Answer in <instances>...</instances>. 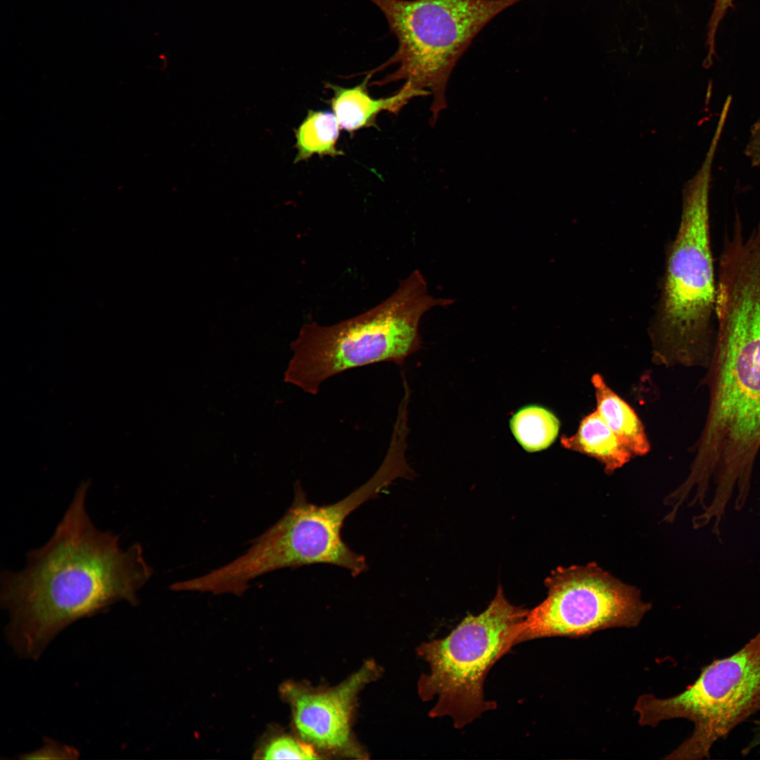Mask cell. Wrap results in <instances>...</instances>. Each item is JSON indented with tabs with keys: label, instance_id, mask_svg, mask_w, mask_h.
<instances>
[{
	"label": "cell",
	"instance_id": "1",
	"mask_svg": "<svg viewBox=\"0 0 760 760\" xmlns=\"http://www.w3.org/2000/svg\"><path fill=\"white\" fill-rule=\"evenodd\" d=\"M84 481L50 540L29 552L20 571L1 574L0 602L9 614L8 641L23 659H39L66 627L119 602L139 603L138 591L153 574L136 543L96 527L86 508Z\"/></svg>",
	"mask_w": 760,
	"mask_h": 760
},
{
	"label": "cell",
	"instance_id": "2",
	"mask_svg": "<svg viewBox=\"0 0 760 760\" xmlns=\"http://www.w3.org/2000/svg\"><path fill=\"white\" fill-rule=\"evenodd\" d=\"M704 383L707 419L682 490L725 510L742 509L760 451V265L718 280L716 334Z\"/></svg>",
	"mask_w": 760,
	"mask_h": 760
},
{
	"label": "cell",
	"instance_id": "3",
	"mask_svg": "<svg viewBox=\"0 0 760 760\" xmlns=\"http://www.w3.org/2000/svg\"><path fill=\"white\" fill-rule=\"evenodd\" d=\"M406 449L391 444L376 472L365 483L333 504L310 502L300 482L285 514L251 541L248 550L232 562L205 574V583L215 595H242L255 578L284 568L326 564L348 570L353 577L368 569L365 556L343 541L341 530L347 517L376 498L395 480L412 479L415 473L405 457Z\"/></svg>",
	"mask_w": 760,
	"mask_h": 760
},
{
	"label": "cell",
	"instance_id": "4",
	"mask_svg": "<svg viewBox=\"0 0 760 760\" xmlns=\"http://www.w3.org/2000/svg\"><path fill=\"white\" fill-rule=\"evenodd\" d=\"M714 158L707 156L686 184L678 229L668 254L653 329L658 363L707 368L716 334L717 282L709 197Z\"/></svg>",
	"mask_w": 760,
	"mask_h": 760
},
{
	"label": "cell",
	"instance_id": "5",
	"mask_svg": "<svg viewBox=\"0 0 760 760\" xmlns=\"http://www.w3.org/2000/svg\"><path fill=\"white\" fill-rule=\"evenodd\" d=\"M454 302L430 294L426 279L415 270L388 298L358 315L332 325L305 324L293 344L286 379L316 395L324 381L347 370L384 362L401 366L422 348V317Z\"/></svg>",
	"mask_w": 760,
	"mask_h": 760
},
{
	"label": "cell",
	"instance_id": "6",
	"mask_svg": "<svg viewBox=\"0 0 760 760\" xmlns=\"http://www.w3.org/2000/svg\"><path fill=\"white\" fill-rule=\"evenodd\" d=\"M384 15L396 37V52L371 74L396 69L374 82L383 86L405 80L411 88L432 95L433 125L447 107L451 73L475 37L497 15L523 0H369Z\"/></svg>",
	"mask_w": 760,
	"mask_h": 760
},
{
	"label": "cell",
	"instance_id": "7",
	"mask_svg": "<svg viewBox=\"0 0 760 760\" xmlns=\"http://www.w3.org/2000/svg\"><path fill=\"white\" fill-rule=\"evenodd\" d=\"M528 610L511 604L499 585L485 611L468 614L446 637L423 642L418 654L430 672L421 676L418 693L436 698L433 718L450 716L461 728L496 708L483 695L486 677L495 663L519 643Z\"/></svg>",
	"mask_w": 760,
	"mask_h": 760
},
{
	"label": "cell",
	"instance_id": "8",
	"mask_svg": "<svg viewBox=\"0 0 760 760\" xmlns=\"http://www.w3.org/2000/svg\"><path fill=\"white\" fill-rule=\"evenodd\" d=\"M634 711L642 726L678 718L693 723L691 735L665 759L710 757L714 744L760 711V631L736 652L704 666L680 693L664 699L642 695Z\"/></svg>",
	"mask_w": 760,
	"mask_h": 760
},
{
	"label": "cell",
	"instance_id": "9",
	"mask_svg": "<svg viewBox=\"0 0 760 760\" xmlns=\"http://www.w3.org/2000/svg\"><path fill=\"white\" fill-rule=\"evenodd\" d=\"M547 595L528 611L519 643L549 638H581L616 627L637 626L651 604L635 587L595 563L558 567L545 580Z\"/></svg>",
	"mask_w": 760,
	"mask_h": 760
},
{
	"label": "cell",
	"instance_id": "10",
	"mask_svg": "<svg viewBox=\"0 0 760 760\" xmlns=\"http://www.w3.org/2000/svg\"><path fill=\"white\" fill-rule=\"evenodd\" d=\"M379 672L377 664L369 660L332 688L296 683L284 686L300 739L311 745L319 754L365 759L366 753L353 737L352 721L359 692L376 679Z\"/></svg>",
	"mask_w": 760,
	"mask_h": 760
},
{
	"label": "cell",
	"instance_id": "11",
	"mask_svg": "<svg viewBox=\"0 0 760 760\" xmlns=\"http://www.w3.org/2000/svg\"><path fill=\"white\" fill-rule=\"evenodd\" d=\"M372 75L367 73L359 84L353 87H343L327 83L325 87L333 92L327 100L336 115L341 129L353 135L362 128H379L377 115L384 110L398 113L413 97L427 96L404 84L393 96L374 99L367 90L368 82Z\"/></svg>",
	"mask_w": 760,
	"mask_h": 760
},
{
	"label": "cell",
	"instance_id": "12",
	"mask_svg": "<svg viewBox=\"0 0 760 760\" xmlns=\"http://www.w3.org/2000/svg\"><path fill=\"white\" fill-rule=\"evenodd\" d=\"M560 443L565 449L595 458L607 474L622 467L633 456L596 410L581 419L574 434L562 435Z\"/></svg>",
	"mask_w": 760,
	"mask_h": 760
},
{
	"label": "cell",
	"instance_id": "13",
	"mask_svg": "<svg viewBox=\"0 0 760 760\" xmlns=\"http://www.w3.org/2000/svg\"><path fill=\"white\" fill-rule=\"evenodd\" d=\"M596 411L633 455H645L650 449L643 424L634 410L599 374L591 378Z\"/></svg>",
	"mask_w": 760,
	"mask_h": 760
},
{
	"label": "cell",
	"instance_id": "14",
	"mask_svg": "<svg viewBox=\"0 0 760 760\" xmlns=\"http://www.w3.org/2000/svg\"><path fill=\"white\" fill-rule=\"evenodd\" d=\"M341 127L334 113L328 110H308L307 115L294 129L297 153L293 163L305 161L312 156H343L337 148Z\"/></svg>",
	"mask_w": 760,
	"mask_h": 760
},
{
	"label": "cell",
	"instance_id": "15",
	"mask_svg": "<svg viewBox=\"0 0 760 760\" xmlns=\"http://www.w3.org/2000/svg\"><path fill=\"white\" fill-rule=\"evenodd\" d=\"M510 431L519 445L527 452L547 449L555 441L560 422L548 408L537 404L521 407L509 420Z\"/></svg>",
	"mask_w": 760,
	"mask_h": 760
},
{
	"label": "cell",
	"instance_id": "16",
	"mask_svg": "<svg viewBox=\"0 0 760 760\" xmlns=\"http://www.w3.org/2000/svg\"><path fill=\"white\" fill-rule=\"evenodd\" d=\"M322 758L310 744L289 735L273 739L263 752L265 759H318Z\"/></svg>",
	"mask_w": 760,
	"mask_h": 760
},
{
	"label": "cell",
	"instance_id": "17",
	"mask_svg": "<svg viewBox=\"0 0 760 760\" xmlns=\"http://www.w3.org/2000/svg\"><path fill=\"white\" fill-rule=\"evenodd\" d=\"M79 752L69 745H63L50 738H46L39 749L21 755L23 759H77Z\"/></svg>",
	"mask_w": 760,
	"mask_h": 760
},
{
	"label": "cell",
	"instance_id": "18",
	"mask_svg": "<svg viewBox=\"0 0 760 760\" xmlns=\"http://www.w3.org/2000/svg\"><path fill=\"white\" fill-rule=\"evenodd\" d=\"M744 153L752 166L760 170V118L750 129Z\"/></svg>",
	"mask_w": 760,
	"mask_h": 760
},
{
	"label": "cell",
	"instance_id": "19",
	"mask_svg": "<svg viewBox=\"0 0 760 760\" xmlns=\"http://www.w3.org/2000/svg\"><path fill=\"white\" fill-rule=\"evenodd\" d=\"M760 747V720L754 723L753 735L749 742L742 749V754L746 755Z\"/></svg>",
	"mask_w": 760,
	"mask_h": 760
}]
</instances>
